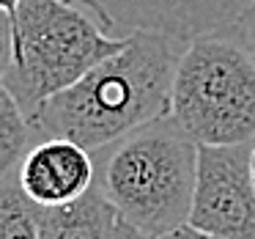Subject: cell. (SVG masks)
I'll return each mask as SVG.
<instances>
[{
  "instance_id": "8992f818",
  "label": "cell",
  "mask_w": 255,
  "mask_h": 239,
  "mask_svg": "<svg viewBox=\"0 0 255 239\" xmlns=\"http://www.w3.org/2000/svg\"><path fill=\"white\" fill-rule=\"evenodd\" d=\"M110 36L148 30L178 39L184 44L209 33H228L236 28L242 0H72Z\"/></svg>"
},
{
  "instance_id": "7c38bea8",
  "label": "cell",
  "mask_w": 255,
  "mask_h": 239,
  "mask_svg": "<svg viewBox=\"0 0 255 239\" xmlns=\"http://www.w3.org/2000/svg\"><path fill=\"white\" fill-rule=\"evenodd\" d=\"M233 33H236L239 41L255 55V0H247V3L242 6Z\"/></svg>"
},
{
  "instance_id": "3957f363",
  "label": "cell",
  "mask_w": 255,
  "mask_h": 239,
  "mask_svg": "<svg viewBox=\"0 0 255 239\" xmlns=\"http://www.w3.org/2000/svg\"><path fill=\"white\" fill-rule=\"evenodd\" d=\"M11 19L14 63L3 85L17 96L30 127L50 96L74 85L127 41L110 36L72 0H19Z\"/></svg>"
},
{
  "instance_id": "6da1fadb",
  "label": "cell",
  "mask_w": 255,
  "mask_h": 239,
  "mask_svg": "<svg viewBox=\"0 0 255 239\" xmlns=\"http://www.w3.org/2000/svg\"><path fill=\"white\" fill-rule=\"evenodd\" d=\"M184 47V41L162 33H129L118 52L50 96L36 113L33 129L99 151L170 116L173 77Z\"/></svg>"
},
{
  "instance_id": "5bb4252c",
  "label": "cell",
  "mask_w": 255,
  "mask_h": 239,
  "mask_svg": "<svg viewBox=\"0 0 255 239\" xmlns=\"http://www.w3.org/2000/svg\"><path fill=\"white\" fill-rule=\"evenodd\" d=\"M110 239H156V237H151V234H145V231H140V228L129 226L127 220H121V217H118L116 231H113Z\"/></svg>"
},
{
  "instance_id": "2e32d148",
  "label": "cell",
  "mask_w": 255,
  "mask_h": 239,
  "mask_svg": "<svg viewBox=\"0 0 255 239\" xmlns=\"http://www.w3.org/2000/svg\"><path fill=\"white\" fill-rule=\"evenodd\" d=\"M250 176H253V187H255V143L250 149Z\"/></svg>"
},
{
  "instance_id": "52a82bcc",
  "label": "cell",
  "mask_w": 255,
  "mask_h": 239,
  "mask_svg": "<svg viewBox=\"0 0 255 239\" xmlns=\"http://www.w3.org/2000/svg\"><path fill=\"white\" fill-rule=\"evenodd\" d=\"M94 151L66 138H47L25 154L17 168L22 193L39 209L63 206L94 187Z\"/></svg>"
},
{
  "instance_id": "7a4b0ae2",
  "label": "cell",
  "mask_w": 255,
  "mask_h": 239,
  "mask_svg": "<svg viewBox=\"0 0 255 239\" xmlns=\"http://www.w3.org/2000/svg\"><path fill=\"white\" fill-rule=\"evenodd\" d=\"M198 151L200 146L173 116L156 118L113 143V151L99 165L96 187L121 220L159 239L189 223Z\"/></svg>"
},
{
  "instance_id": "ba28073f",
  "label": "cell",
  "mask_w": 255,
  "mask_h": 239,
  "mask_svg": "<svg viewBox=\"0 0 255 239\" xmlns=\"http://www.w3.org/2000/svg\"><path fill=\"white\" fill-rule=\"evenodd\" d=\"M118 212L99 187L63 206L39 209V239H110Z\"/></svg>"
},
{
  "instance_id": "e0dca14e",
  "label": "cell",
  "mask_w": 255,
  "mask_h": 239,
  "mask_svg": "<svg viewBox=\"0 0 255 239\" xmlns=\"http://www.w3.org/2000/svg\"><path fill=\"white\" fill-rule=\"evenodd\" d=\"M244 3H247V0H244Z\"/></svg>"
},
{
  "instance_id": "5b68a950",
  "label": "cell",
  "mask_w": 255,
  "mask_h": 239,
  "mask_svg": "<svg viewBox=\"0 0 255 239\" xmlns=\"http://www.w3.org/2000/svg\"><path fill=\"white\" fill-rule=\"evenodd\" d=\"M247 146H200L189 226L222 239H255V187Z\"/></svg>"
},
{
  "instance_id": "30bf717a",
  "label": "cell",
  "mask_w": 255,
  "mask_h": 239,
  "mask_svg": "<svg viewBox=\"0 0 255 239\" xmlns=\"http://www.w3.org/2000/svg\"><path fill=\"white\" fill-rule=\"evenodd\" d=\"M0 239H39V206L22 193L17 173L0 179Z\"/></svg>"
},
{
  "instance_id": "4fadbf2b",
  "label": "cell",
  "mask_w": 255,
  "mask_h": 239,
  "mask_svg": "<svg viewBox=\"0 0 255 239\" xmlns=\"http://www.w3.org/2000/svg\"><path fill=\"white\" fill-rule=\"evenodd\" d=\"M159 239H222V237H214V234L200 231V228H195V226H189V223H184V226L173 228L170 234H165V237H159Z\"/></svg>"
},
{
  "instance_id": "8fae6325",
  "label": "cell",
  "mask_w": 255,
  "mask_h": 239,
  "mask_svg": "<svg viewBox=\"0 0 255 239\" xmlns=\"http://www.w3.org/2000/svg\"><path fill=\"white\" fill-rule=\"evenodd\" d=\"M14 63V19L0 11V83L6 80Z\"/></svg>"
},
{
  "instance_id": "277c9868",
  "label": "cell",
  "mask_w": 255,
  "mask_h": 239,
  "mask_svg": "<svg viewBox=\"0 0 255 239\" xmlns=\"http://www.w3.org/2000/svg\"><path fill=\"white\" fill-rule=\"evenodd\" d=\"M170 116L198 146L255 143V55L233 30L184 47Z\"/></svg>"
},
{
  "instance_id": "9a60e30c",
  "label": "cell",
  "mask_w": 255,
  "mask_h": 239,
  "mask_svg": "<svg viewBox=\"0 0 255 239\" xmlns=\"http://www.w3.org/2000/svg\"><path fill=\"white\" fill-rule=\"evenodd\" d=\"M19 8V0H0V11H6L8 17H14Z\"/></svg>"
},
{
  "instance_id": "9c48e42d",
  "label": "cell",
  "mask_w": 255,
  "mask_h": 239,
  "mask_svg": "<svg viewBox=\"0 0 255 239\" xmlns=\"http://www.w3.org/2000/svg\"><path fill=\"white\" fill-rule=\"evenodd\" d=\"M33 132L17 96L0 83V179L17 173L19 162L30 151Z\"/></svg>"
}]
</instances>
